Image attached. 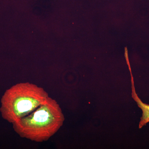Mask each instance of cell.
I'll return each mask as SVG.
<instances>
[{
  "label": "cell",
  "instance_id": "1",
  "mask_svg": "<svg viewBox=\"0 0 149 149\" xmlns=\"http://www.w3.org/2000/svg\"><path fill=\"white\" fill-rule=\"evenodd\" d=\"M64 119L59 105L49 97L34 111L13 124L14 130L21 138L40 143L47 141L55 134Z\"/></svg>",
  "mask_w": 149,
  "mask_h": 149
},
{
  "label": "cell",
  "instance_id": "2",
  "mask_svg": "<svg viewBox=\"0 0 149 149\" xmlns=\"http://www.w3.org/2000/svg\"><path fill=\"white\" fill-rule=\"evenodd\" d=\"M49 97L47 91L37 85L17 83L8 89L2 97V116L13 124L34 111Z\"/></svg>",
  "mask_w": 149,
  "mask_h": 149
},
{
  "label": "cell",
  "instance_id": "3",
  "mask_svg": "<svg viewBox=\"0 0 149 149\" xmlns=\"http://www.w3.org/2000/svg\"><path fill=\"white\" fill-rule=\"evenodd\" d=\"M131 83L132 84V97L143 111L142 116L141 117L139 126V128H141L149 122V105L144 103L141 101L136 93V91L134 88H135L133 85L134 82L133 81H131Z\"/></svg>",
  "mask_w": 149,
  "mask_h": 149
}]
</instances>
